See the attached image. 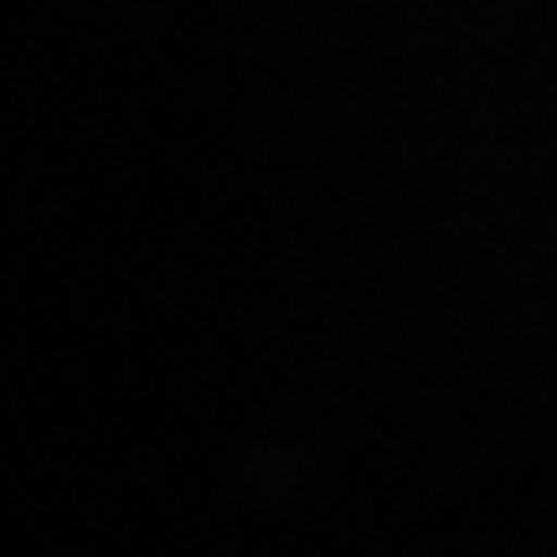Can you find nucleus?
Returning a JSON list of instances; mask_svg holds the SVG:
<instances>
[]
</instances>
